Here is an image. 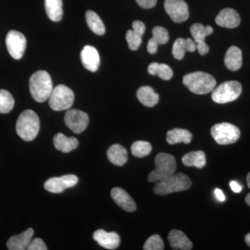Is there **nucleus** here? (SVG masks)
Listing matches in <instances>:
<instances>
[{"label": "nucleus", "instance_id": "1", "mask_svg": "<svg viewBox=\"0 0 250 250\" xmlns=\"http://www.w3.org/2000/svg\"><path fill=\"white\" fill-rule=\"evenodd\" d=\"M29 90L31 96L38 103H44L48 100L53 90L52 79L48 72L45 70L34 72L29 80Z\"/></svg>", "mask_w": 250, "mask_h": 250}, {"label": "nucleus", "instance_id": "2", "mask_svg": "<svg viewBox=\"0 0 250 250\" xmlns=\"http://www.w3.org/2000/svg\"><path fill=\"white\" fill-rule=\"evenodd\" d=\"M16 128L18 136L23 141H32L39 134L40 120L35 112L32 110H26L18 117Z\"/></svg>", "mask_w": 250, "mask_h": 250}, {"label": "nucleus", "instance_id": "3", "mask_svg": "<svg viewBox=\"0 0 250 250\" xmlns=\"http://www.w3.org/2000/svg\"><path fill=\"white\" fill-rule=\"evenodd\" d=\"M183 83L192 93L198 95L209 93L216 86L214 77L203 72L187 74L184 77Z\"/></svg>", "mask_w": 250, "mask_h": 250}, {"label": "nucleus", "instance_id": "4", "mask_svg": "<svg viewBox=\"0 0 250 250\" xmlns=\"http://www.w3.org/2000/svg\"><path fill=\"white\" fill-rule=\"evenodd\" d=\"M192 183L190 178L184 173L173 174L167 178L159 181L154 187L156 195H169L173 192L184 191L190 188Z\"/></svg>", "mask_w": 250, "mask_h": 250}, {"label": "nucleus", "instance_id": "5", "mask_svg": "<svg viewBox=\"0 0 250 250\" xmlns=\"http://www.w3.org/2000/svg\"><path fill=\"white\" fill-rule=\"evenodd\" d=\"M156 167L148 175L149 182H156L167 178L177 170V162L174 156L167 153H159L154 159Z\"/></svg>", "mask_w": 250, "mask_h": 250}, {"label": "nucleus", "instance_id": "6", "mask_svg": "<svg viewBox=\"0 0 250 250\" xmlns=\"http://www.w3.org/2000/svg\"><path fill=\"white\" fill-rule=\"evenodd\" d=\"M75 100V94L66 85H57L52 90L49 98V105L54 111H60L68 110L71 107Z\"/></svg>", "mask_w": 250, "mask_h": 250}, {"label": "nucleus", "instance_id": "7", "mask_svg": "<svg viewBox=\"0 0 250 250\" xmlns=\"http://www.w3.org/2000/svg\"><path fill=\"white\" fill-rule=\"evenodd\" d=\"M242 85L236 81L224 82L212 92V100L218 104H227L235 101L242 93Z\"/></svg>", "mask_w": 250, "mask_h": 250}, {"label": "nucleus", "instance_id": "8", "mask_svg": "<svg viewBox=\"0 0 250 250\" xmlns=\"http://www.w3.org/2000/svg\"><path fill=\"white\" fill-rule=\"evenodd\" d=\"M210 134L217 143L223 146L237 142L241 136L240 129L235 125L228 123L213 125L210 129Z\"/></svg>", "mask_w": 250, "mask_h": 250}, {"label": "nucleus", "instance_id": "9", "mask_svg": "<svg viewBox=\"0 0 250 250\" xmlns=\"http://www.w3.org/2000/svg\"><path fill=\"white\" fill-rule=\"evenodd\" d=\"M6 45L10 55L16 60L22 59L27 46V40L22 33L11 30L6 38Z\"/></svg>", "mask_w": 250, "mask_h": 250}, {"label": "nucleus", "instance_id": "10", "mask_svg": "<svg viewBox=\"0 0 250 250\" xmlns=\"http://www.w3.org/2000/svg\"><path fill=\"white\" fill-rule=\"evenodd\" d=\"M65 124L75 134L83 132L89 123V117L85 112L77 109L67 110L64 118Z\"/></svg>", "mask_w": 250, "mask_h": 250}, {"label": "nucleus", "instance_id": "11", "mask_svg": "<svg viewBox=\"0 0 250 250\" xmlns=\"http://www.w3.org/2000/svg\"><path fill=\"white\" fill-rule=\"evenodd\" d=\"M190 31L199 54L206 55L209 51V47L206 43L205 39L207 36L213 34V28L209 25L204 26L200 23H195L190 27Z\"/></svg>", "mask_w": 250, "mask_h": 250}, {"label": "nucleus", "instance_id": "12", "mask_svg": "<svg viewBox=\"0 0 250 250\" xmlns=\"http://www.w3.org/2000/svg\"><path fill=\"white\" fill-rule=\"evenodd\" d=\"M164 8L174 22H183L189 17L188 6L184 0H165Z\"/></svg>", "mask_w": 250, "mask_h": 250}, {"label": "nucleus", "instance_id": "13", "mask_svg": "<svg viewBox=\"0 0 250 250\" xmlns=\"http://www.w3.org/2000/svg\"><path fill=\"white\" fill-rule=\"evenodd\" d=\"M78 184V177L75 174H67L61 177H52L46 181L44 187L52 193H61Z\"/></svg>", "mask_w": 250, "mask_h": 250}, {"label": "nucleus", "instance_id": "14", "mask_svg": "<svg viewBox=\"0 0 250 250\" xmlns=\"http://www.w3.org/2000/svg\"><path fill=\"white\" fill-rule=\"evenodd\" d=\"M81 60L83 67L90 72H96L100 67V54L93 46L85 45L83 47L81 52Z\"/></svg>", "mask_w": 250, "mask_h": 250}, {"label": "nucleus", "instance_id": "15", "mask_svg": "<svg viewBox=\"0 0 250 250\" xmlns=\"http://www.w3.org/2000/svg\"><path fill=\"white\" fill-rule=\"evenodd\" d=\"M215 22L220 27L233 29L239 26L241 17L236 10L226 8L219 13L215 18Z\"/></svg>", "mask_w": 250, "mask_h": 250}, {"label": "nucleus", "instance_id": "16", "mask_svg": "<svg viewBox=\"0 0 250 250\" xmlns=\"http://www.w3.org/2000/svg\"><path fill=\"white\" fill-rule=\"evenodd\" d=\"M111 195L116 205L126 212H134L136 210V204L127 192L121 188L112 189Z\"/></svg>", "mask_w": 250, "mask_h": 250}, {"label": "nucleus", "instance_id": "17", "mask_svg": "<svg viewBox=\"0 0 250 250\" xmlns=\"http://www.w3.org/2000/svg\"><path fill=\"white\" fill-rule=\"evenodd\" d=\"M93 238L100 246L108 250H115L121 244V238L116 232H106L103 229L97 230Z\"/></svg>", "mask_w": 250, "mask_h": 250}, {"label": "nucleus", "instance_id": "18", "mask_svg": "<svg viewBox=\"0 0 250 250\" xmlns=\"http://www.w3.org/2000/svg\"><path fill=\"white\" fill-rule=\"evenodd\" d=\"M133 29L126 32V39L129 49L137 50L142 43V37L146 31V25L141 21H136L132 23Z\"/></svg>", "mask_w": 250, "mask_h": 250}, {"label": "nucleus", "instance_id": "19", "mask_svg": "<svg viewBox=\"0 0 250 250\" xmlns=\"http://www.w3.org/2000/svg\"><path fill=\"white\" fill-rule=\"evenodd\" d=\"M34 229H27L24 232L11 237L6 243V246L9 250H27L34 236Z\"/></svg>", "mask_w": 250, "mask_h": 250}, {"label": "nucleus", "instance_id": "20", "mask_svg": "<svg viewBox=\"0 0 250 250\" xmlns=\"http://www.w3.org/2000/svg\"><path fill=\"white\" fill-rule=\"evenodd\" d=\"M152 38L147 43V51L149 54H154L157 52L158 46L165 45L169 41L168 32L165 28L156 26L152 29Z\"/></svg>", "mask_w": 250, "mask_h": 250}, {"label": "nucleus", "instance_id": "21", "mask_svg": "<svg viewBox=\"0 0 250 250\" xmlns=\"http://www.w3.org/2000/svg\"><path fill=\"white\" fill-rule=\"evenodd\" d=\"M167 238L172 250H190L192 248V242L180 230H171Z\"/></svg>", "mask_w": 250, "mask_h": 250}, {"label": "nucleus", "instance_id": "22", "mask_svg": "<svg viewBox=\"0 0 250 250\" xmlns=\"http://www.w3.org/2000/svg\"><path fill=\"white\" fill-rule=\"evenodd\" d=\"M195 49L196 45L192 39L179 38L174 41L172 47V54L176 59L182 60L185 56L186 52H193Z\"/></svg>", "mask_w": 250, "mask_h": 250}, {"label": "nucleus", "instance_id": "23", "mask_svg": "<svg viewBox=\"0 0 250 250\" xmlns=\"http://www.w3.org/2000/svg\"><path fill=\"white\" fill-rule=\"evenodd\" d=\"M54 146L56 149L63 153L72 152L79 146V141L75 137H67L62 133H58L54 136Z\"/></svg>", "mask_w": 250, "mask_h": 250}, {"label": "nucleus", "instance_id": "24", "mask_svg": "<svg viewBox=\"0 0 250 250\" xmlns=\"http://www.w3.org/2000/svg\"><path fill=\"white\" fill-rule=\"evenodd\" d=\"M225 64L229 70L236 71L239 70L243 64V57L241 49L236 46H231L225 54Z\"/></svg>", "mask_w": 250, "mask_h": 250}, {"label": "nucleus", "instance_id": "25", "mask_svg": "<svg viewBox=\"0 0 250 250\" xmlns=\"http://www.w3.org/2000/svg\"><path fill=\"white\" fill-rule=\"evenodd\" d=\"M107 157L113 165L123 166L127 162V151L121 145L114 144L108 148Z\"/></svg>", "mask_w": 250, "mask_h": 250}, {"label": "nucleus", "instance_id": "26", "mask_svg": "<svg viewBox=\"0 0 250 250\" xmlns=\"http://www.w3.org/2000/svg\"><path fill=\"white\" fill-rule=\"evenodd\" d=\"M136 95L140 103L147 107H153L159 101V95L150 86L141 87L137 90Z\"/></svg>", "mask_w": 250, "mask_h": 250}, {"label": "nucleus", "instance_id": "27", "mask_svg": "<svg viewBox=\"0 0 250 250\" xmlns=\"http://www.w3.org/2000/svg\"><path fill=\"white\" fill-rule=\"evenodd\" d=\"M192 135L188 130L175 128L170 130L167 133L166 141L170 145L177 144V143H184L189 144L191 142Z\"/></svg>", "mask_w": 250, "mask_h": 250}, {"label": "nucleus", "instance_id": "28", "mask_svg": "<svg viewBox=\"0 0 250 250\" xmlns=\"http://www.w3.org/2000/svg\"><path fill=\"white\" fill-rule=\"evenodd\" d=\"M182 163L187 167L203 168L207 164L205 153L201 150L187 153L182 157Z\"/></svg>", "mask_w": 250, "mask_h": 250}, {"label": "nucleus", "instance_id": "29", "mask_svg": "<svg viewBox=\"0 0 250 250\" xmlns=\"http://www.w3.org/2000/svg\"><path fill=\"white\" fill-rule=\"evenodd\" d=\"M47 16L53 22H59L62 17V0H45Z\"/></svg>", "mask_w": 250, "mask_h": 250}, {"label": "nucleus", "instance_id": "30", "mask_svg": "<svg viewBox=\"0 0 250 250\" xmlns=\"http://www.w3.org/2000/svg\"><path fill=\"white\" fill-rule=\"evenodd\" d=\"M85 20L90 30L97 35L103 36L105 34L104 24L101 18L93 11H88L85 14Z\"/></svg>", "mask_w": 250, "mask_h": 250}, {"label": "nucleus", "instance_id": "31", "mask_svg": "<svg viewBox=\"0 0 250 250\" xmlns=\"http://www.w3.org/2000/svg\"><path fill=\"white\" fill-rule=\"evenodd\" d=\"M148 72L152 75H157L164 80H170L173 76L171 67L165 63L152 62L148 66Z\"/></svg>", "mask_w": 250, "mask_h": 250}, {"label": "nucleus", "instance_id": "32", "mask_svg": "<svg viewBox=\"0 0 250 250\" xmlns=\"http://www.w3.org/2000/svg\"><path fill=\"white\" fill-rule=\"evenodd\" d=\"M152 146L147 141H138L133 143L131 147V152L136 158L146 157L150 154Z\"/></svg>", "mask_w": 250, "mask_h": 250}, {"label": "nucleus", "instance_id": "33", "mask_svg": "<svg viewBox=\"0 0 250 250\" xmlns=\"http://www.w3.org/2000/svg\"><path fill=\"white\" fill-rule=\"evenodd\" d=\"M12 95L6 90H0V113H8L14 106Z\"/></svg>", "mask_w": 250, "mask_h": 250}, {"label": "nucleus", "instance_id": "34", "mask_svg": "<svg viewBox=\"0 0 250 250\" xmlns=\"http://www.w3.org/2000/svg\"><path fill=\"white\" fill-rule=\"evenodd\" d=\"M145 250H164V243L159 235L155 234L149 237L143 246Z\"/></svg>", "mask_w": 250, "mask_h": 250}, {"label": "nucleus", "instance_id": "35", "mask_svg": "<svg viewBox=\"0 0 250 250\" xmlns=\"http://www.w3.org/2000/svg\"><path fill=\"white\" fill-rule=\"evenodd\" d=\"M28 250H47L45 243L41 238H34L31 241L27 248Z\"/></svg>", "mask_w": 250, "mask_h": 250}, {"label": "nucleus", "instance_id": "36", "mask_svg": "<svg viewBox=\"0 0 250 250\" xmlns=\"http://www.w3.org/2000/svg\"><path fill=\"white\" fill-rule=\"evenodd\" d=\"M137 4L143 9H152L156 6L157 0H136Z\"/></svg>", "mask_w": 250, "mask_h": 250}, {"label": "nucleus", "instance_id": "37", "mask_svg": "<svg viewBox=\"0 0 250 250\" xmlns=\"http://www.w3.org/2000/svg\"><path fill=\"white\" fill-rule=\"evenodd\" d=\"M230 187H231V190L235 192H241L242 187L239 184L237 183L235 181L230 182Z\"/></svg>", "mask_w": 250, "mask_h": 250}, {"label": "nucleus", "instance_id": "38", "mask_svg": "<svg viewBox=\"0 0 250 250\" xmlns=\"http://www.w3.org/2000/svg\"><path fill=\"white\" fill-rule=\"evenodd\" d=\"M215 195L217 199L220 202H224L225 200V196L223 192L220 189L216 188L215 190Z\"/></svg>", "mask_w": 250, "mask_h": 250}, {"label": "nucleus", "instance_id": "39", "mask_svg": "<svg viewBox=\"0 0 250 250\" xmlns=\"http://www.w3.org/2000/svg\"><path fill=\"white\" fill-rule=\"evenodd\" d=\"M245 240H246V244L250 248V233L246 235Z\"/></svg>", "mask_w": 250, "mask_h": 250}, {"label": "nucleus", "instance_id": "40", "mask_svg": "<svg viewBox=\"0 0 250 250\" xmlns=\"http://www.w3.org/2000/svg\"><path fill=\"white\" fill-rule=\"evenodd\" d=\"M246 202L247 205L250 207V193L248 194V195L246 197Z\"/></svg>", "mask_w": 250, "mask_h": 250}, {"label": "nucleus", "instance_id": "41", "mask_svg": "<svg viewBox=\"0 0 250 250\" xmlns=\"http://www.w3.org/2000/svg\"><path fill=\"white\" fill-rule=\"evenodd\" d=\"M247 184H248V187L250 188V172L247 176Z\"/></svg>", "mask_w": 250, "mask_h": 250}]
</instances>
